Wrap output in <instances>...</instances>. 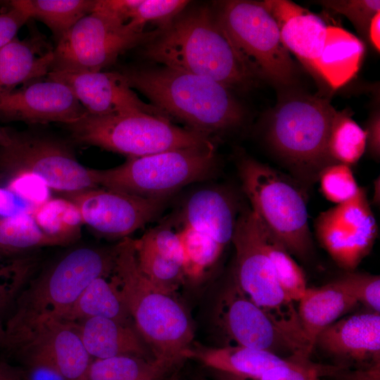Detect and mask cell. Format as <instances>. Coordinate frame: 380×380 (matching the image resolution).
<instances>
[{
  "label": "cell",
  "instance_id": "cell-1",
  "mask_svg": "<svg viewBox=\"0 0 380 380\" xmlns=\"http://www.w3.org/2000/svg\"><path fill=\"white\" fill-rule=\"evenodd\" d=\"M185 10L144 44L145 57L212 79L234 92L253 87L258 76L232 43L215 11L208 6Z\"/></svg>",
  "mask_w": 380,
  "mask_h": 380
},
{
  "label": "cell",
  "instance_id": "cell-2",
  "mask_svg": "<svg viewBox=\"0 0 380 380\" xmlns=\"http://www.w3.org/2000/svg\"><path fill=\"white\" fill-rule=\"evenodd\" d=\"M127 85L171 121L211 137L241 127L246 110L234 91L208 77L164 65L119 71Z\"/></svg>",
  "mask_w": 380,
  "mask_h": 380
},
{
  "label": "cell",
  "instance_id": "cell-3",
  "mask_svg": "<svg viewBox=\"0 0 380 380\" xmlns=\"http://www.w3.org/2000/svg\"><path fill=\"white\" fill-rule=\"evenodd\" d=\"M282 90L267 115L265 138L293 179L308 189L326 166L335 163L328 152V139L338 111L327 98Z\"/></svg>",
  "mask_w": 380,
  "mask_h": 380
},
{
  "label": "cell",
  "instance_id": "cell-4",
  "mask_svg": "<svg viewBox=\"0 0 380 380\" xmlns=\"http://www.w3.org/2000/svg\"><path fill=\"white\" fill-rule=\"evenodd\" d=\"M113 278L135 329L163 367L186 357L194 338L188 315L139 270L132 239L115 246Z\"/></svg>",
  "mask_w": 380,
  "mask_h": 380
},
{
  "label": "cell",
  "instance_id": "cell-5",
  "mask_svg": "<svg viewBox=\"0 0 380 380\" xmlns=\"http://www.w3.org/2000/svg\"><path fill=\"white\" fill-rule=\"evenodd\" d=\"M115 257V246H82L60 257L22 291L5 324L6 333L41 318L60 319L89 283L113 272Z\"/></svg>",
  "mask_w": 380,
  "mask_h": 380
},
{
  "label": "cell",
  "instance_id": "cell-6",
  "mask_svg": "<svg viewBox=\"0 0 380 380\" xmlns=\"http://www.w3.org/2000/svg\"><path fill=\"white\" fill-rule=\"evenodd\" d=\"M238 172L251 210L291 254L305 259L313 243L305 189L293 179L249 157L241 158Z\"/></svg>",
  "mask_w": 380,
  "mask_h": 380
},
{
  "label": "cell",
  "instance_id": "cell-7",
  "mask_svg": "<svg viewBox=\"0 0 380 380\" xmlns=\"http://www.w3.org/2000/svg\"><path fill=\"white\" fill-rule=\"evenodd\" d=\"M65 127L78 143L127 157H141L213 143L207 135L178 127L167 118L145 113L104 116L87 114Z\"/></svg>",
  "mask_w": 380,
  "mask_h": 380
},
{
  "label": "cell",
  "instance_id": "cell-8",
  "mask_svg": "<svg viewBox=\"0 0 380 380\" xmlns=\"http://www.w3.org/2000/svg\"><path fill=\"white\" fill-rule=\"evenodd\" d=\"M232 243L235 249L234 281L300 350H308L297 308L280 286L265 250L260 221L250 207L239 212Z\"/></svg>",
  "mask_w": 380,
  "mask_h": 380
},
{
  "label": "cell",
  "instance_id": "cell-9",
  "mask_svg": "<svg viewBox=\"0 0 380 380\" xmlns=\"http://www.w3.org/2000/svg\"><path fill=\"white\" fill-rule=\"evenodd\" d=\"M217 164L213 143L160 152L141 157H127L115 167L95 169L99 186L149 198L167 196L186 185L203 181Z\"/></svg>",
  "mask_w": 380,
  "mask_h": 380
},
{
  "label": "cell",
  "instance_id": "cell-10",
  "mask_svg": "<svg viewBox=\"0 0 380 380\" xmlns=\"http://www.w3.org/2000/svg\"><path fill=\"white\" fill-rule=\"evenodd\" d=\"M232 43L258 76L281 89L292 87L296 68L274 18L259 1H220L214 10Z\"/></svg>",
  "mask_w": 380,
  "mask_h": 380
},
{
  "label": "cell",
  "instance_id": "cell-11",
  "mask_svg": "<svg viewBox=\"0 0 380 380\" xmlns=\"http://www.w3.org/2000/svg\"><path fill=\"white\" fill-rule=\"evenodd\" d=\"M10 134L11 142L0 146V175L28 172L61 194L99 186L95 169L82 165L67 141L32 131Z\"/></svg>",
  "mask_w": 380,
  "mask_h": 380
},
{
  "label": "cell",
  "instance_id": "cell-12",
  "mask_svg": "<svg viewBox=\"0 0 380 380\" xmlns=\"http://www.w3.org/2000/svg\"><path fill=\"white\" fill-rule=\"evenodd\" d=\"M160 30L134 32L126 24L92 11L56 44L49 72L101 71L128 50L153 39Z\"/></svg>",
  "mask_w": 380,
  "mask_h": 380
},
{
  "label": "cell",
  "instance_id": "cell-13",
  "mask_svg": "<svg viewBox=\"0 0 380 380\" xmlns=\"http://www.w3.org/2000/svg\"><path fill=\"white\" fill-rule=\"evenodd\" d=\"M315 236L333 260L354 271L372 248L378 226L365 189L349 201L321 213L315 220Z\"/></svg>",
  "mask_w": 380,
  "mask_h": 380
},
{
  "label": "cell",
  "instance_id": "cell-14",
  "mask_svg": "<svg viewBox=\"0 0 380 380\" xmlns=\"http://www.w3.org/2000/svg\"><path fill=\"white\" fill-rule=\"evenodd\" d=\"M61 194L77 206L84 224L100 236L122 240L156 217L167 199L100 186Z\"/></svg>",
  "mask_w": 380,
  "mask_h": 380
},
{
  "label": "cell",
  "instance_id": "cell-15",
  "mask_svg": "<svg viewBox=\"0 0 380 380\" xmlns=\"http://www.w3.org/2000/svg\"><path fill=\"white\" fill-rule=\"evenodd\" d=\"M3 350L41 354L58 367L68 380H84L92 357L72 324L53 318H41L6 334Z\"/></svg>",
  "mask_w": 380,
  "mask_h": 380
},
{
  "label": "cell",
  "instance_id": "cell-16",
  "mask_svg": "<svg viewBox=\"0 0 380 380\" xmlns=\"http://www.w3.org/2000/svg\"><path fill=\"white\" fill-rule=\"evenodd\" d=\"M219 319L235 345L266 350L286 359L308 358L234 281L222 295Z\"/></svg>",
  "mask_w": 380,
  "mask_h": 380
},
{
  "label": "cell",
  "instance_id": "cell-17",
  "mask_svg": "<svg viewBox=\"0 0 380 380\" xmlns=\"http://www.w3.org/2000/svg\"><path fill=\"white\" fill-rule=\"evenodd\" d=\"M87 115L67 86L48 77L29 82L0 96L1 122L67 125Z\"/></svg>",
  "mask_w": 380,
  "mask_h": 380
},
{
  "label": "cell",
  "instance_id": "cell-18",
  "mask_svg": "<svg viewBox=\"0 0 380 380\" xmlns=\"http://www.w3.org/2000/svg\"><path fill=\"white\" fill-rule=\"evenodd\" d=\"M46 77L67 86L88 115L145 113L168 119L158 108L140 99L119 71H50Z\"/></svg>",
  "mask_w": 380,
  "mask_h": 380
},
{
  "label": "cell",
  "instance_id": "cell-19",
  "mask_svg": "<svg viewBox=\"0 0 380 380\" xmlns=\"http://www.w3.org/2000/svg\"><path fill=\"white\" fill-rule=\"evenodd\" d=\"M337 367H360L380 361V312L371 310L341 317L317 337L314 348Z\"/></svg>",
  "mask_w": 380,
  "mask_h": 380
},
{
  "label": "cell",
  "instance_id": "cell-20",
  "mask_svg": "<svg viewBox=\"0 0 380 380\" xmlns=\"http://www.w3.org/2000/svg\"><path fill=\"white\" fill-rule=\"evenodd\" d=\"M53 48L39 32L0 49V96L48 75Z\"/></svg>",
  "mask_w": 380,
  "mask_h": 380
},
{
  "label": "cell",
  "instance_id": "cell-21",
  "mask_svg": "<svg viewBox=\"0 0 380 380\" xmlns=\"http://www.w3.org/2000/svg\"><path fill=\"white\" fill-rule=\"evenodd\" d=\"M237 216L234 201L228 192L205 188L187 198L179 223L205 234L225 248L232 242Z\"/></svg>",
  "mask_w": 380,
  "mask_h": 380
},
{
  "label": "cell",
  "instance_id": "cell-22",
  "mask_svg": "<svg viewBox=\"0 0 380 380\" xmlns=\"http://www.w3.org/2000/svg\"><path fill=\"white\" fill-rule=\"evenodd\" d=\"M70 324L91 357L129 355L145 358L147 355L144 340L129 324L105 317H91Z\"/></svg>",
  "mask_w": 380,
  "mask_h": 380
},
{
  "label": "cell",
  "instance_id": "cell-23",
  "mask_svg": "<svg viewBox=\"0 0 380 380\" xmlns=\"http://www.w3.org/2000/svg\"><path fill=\"white\" fill-rule=\"evenodd\" d=\"M297 312L305 338L312 350L317 336L358 303L331 282L305 290Z\"/></svg>",
  "mask_w": 380,
  "mask_h": 380
},
{
  "label": "cell",
  "instance_id": "cell-24",
  "mask_svg": "<svg viewBox=\"0 0 380 380\" xmlns=\"http://www.w3.org/2000/svg\"><path fill=\"white\" fill-rule=\"evenodd\" d=\"M364 53L365 46L357 37L341 27L327 25L324 47L315 63L316 76L338 89L355 75Z\"/></svg>",
  "mask_w": 380,
  "mask_h": 380
},
{
  "label": "cell",
  "instance_id": "cell-25",
  "mask_svg": "<svg viewBox=\"0 0 380 380\" xmlns=\"http://www.w3.org/2000/svg\"><path fill=\"white\" fill-rule=\"evenodd\" d=\"M190 356L196 357L207 365L220 371L254 380H259L267 370L284 364L289 360L266 350L237 345L196 350L190 348L186 357Z\"/></svg>",
  "mask_w": 380,
  "mask_h": 380
},
{
  "label": "cell",
  "instance_id": "cell-26",
  "mask_svg": "<svg viewBox=\"0 0 380 380\" xmlns=\"http://www.w3.org/2000/svg\"><path fill=\"white\" fill-rule=\"evenodd\" d=\"M277 25L286 49L316 76L315 63L324 47L327 25L319 17L298 5Z\"/></svg>",
  "mask_w": 380,
  "mask_h": 380
},
{
  "label": "cell",
  "instance_id": "cell-27",
  "mask_svg": "<svg viewBox=\"0 0 380 380\" xmlns=\"http://www.w3.org/2000/svg\"><path fill=\"white\" fill-rule=\"evenodd\" d=\"M91 317H105L129 324L130 315L113 277H98L84 289L71 308L60 318L77 323Z\"/></svg>",
  "mask_w": 380,
  "mask_h": 380
},
{
  "label": "cell",
  "instance_id": "cell-28",
  "mask_svg": "<svg viewBox=\"0 0 380 380\" xmlns=\"http://www.w3.org/2000/svg\"><path fill=\"white\" fill-rule=\"evenodd\" d=\"M13 7L51 30L56 44L83 17L91 13L95 0H14Z\"/></svg>",
  "mask_w": 380,
  "mask_h": 380
},
{
  "label": "cell",
  "instance_id": "cell-29",
  "mask_svg": "<svg viewBox=\"0 0 380 380\" xmlns=\"http://www.w3.org/2000/svg\"><path fill=\"white\" fill-rule=\"evenodd\" d=\"M42 232L56 246H67L77 241L84 224L77 206L61 196L50 198L36 207L31 213Z\"/></svg>",
  "mask_w": 380,
  "mask_h": 380
},
{
  "label": "cell",
  "instance_id": "cell-30",
  "mask_svg": "<svg viewBox=\"0 0 380 380\" xmlns=\"http://www.w3.org/2000/svg\"><path fill=\"white\" fill-rule=\"evenodd\" d=\"M56 246L39 229L31 214L0 216V255L4 258L19 257L39 248Z\"/></svg>",
  "mask_w": 380,
  "mask_h": 380
},
{
  "label": "cell",
  "instance_id": "cell-31",
  "mask_svg": "<svg viewBox=\"0 0 380 380\" xmlns=\"http://www.w3.org/2000/svg\"><path fill=\"white\" fill-rule=\"evenodd\" d=\"M163 368L156 360L118 355L92 360L84 380H153Z\"/></svg>",
  "mask_w": 380,
  "mask_h": 380
},
{
  "label": "cell",
  "instance_id": "cell-32",
  "mask_svg": "<svg viewBox=\"0 0 380 380\" xmlns=\"http://www.w3.org/2000/svg\"><path fill=\"white\" fill-rule=\"evenodd\" d=\"M367 148V133L346 111L337 112L328 139V152L334 163L350 166Z\"/></svg>",
  "mask_w": 380,
  "mask_h": 380
},
{
  "label": "cell",
  "instance_id": "cell-33",
  "mask_svg": "<svg viewBox=\"0 0 380 380\" xmlns=\"http://www.w3.org/2000/svg\"><path fill=\"white\" fill-rule=\"evenodd\" d=\"M260 224L265 250L274 268L280 286L287 298L293 303L298 302L308 288L304 272L284 245L261 222Z\"/></svg>",
  "mask_w": 380,
  "mask_h": 380
},
{
  "label": "cell",
  "instance_id": "cell-34",
  "mask_svg": "<svg viewBox=\"0 0 380 380\" xmlns=\"http://www.w3.org/2000/svg\"><path fill=\"white\" fill-rule=\"evenodd\" d=\"M184 253V277L201 278L218 260L224 248L210 236L186 225L177 229Z\"/></svg>",
  "mask_w": 380,
  "mask_h": 380
},
{
  "label": "cell",
  "instance_id": "cell-35",
  "mask_svg": "<svg viewBox=\"0 0 380 380\" xmlns=\"http://www.w3.org/2000/svg\"><path fill=\"white\" fill-rule=\"evenodd\" d=\"M37 265V258L27 255L0 260V319L11 314Z\"/></svg>",
  "mask_w": 380,
  "mask_h": 380
},
{
  "label": "cell",
  "instance_id": "cell-36",
  "mask_svg": "<svg viewBox=\"0 0 380 380\" xmlns=\"http://www.w3.org/2000/svg\"><path fill=\"white\" fill-rule=\"evenodd\" d=\"M133 246L141 273L156 286L172 294L184 278L182 265L154 251L136 246L134 243Z\"/></svg>",
  "mask_w": 380,
  "mask_h": 380
},
{
  "label": "cell",
  "instance_id": "cell-37",
  "mask_svg": "<svg viewBox=\"0 0 380 380\" xmlns=\"http://www.w3.org/2000/svg\"><path fill=\"white\" fill-rule=\"evenodd\" d=\"M186 0H141L126 25L137 32H144L147 24L163 29L183 12L189 5Z\"/></svg>",
  "mask_w": 380,
  "mask_h": 380
},
{
  "label": "cell",
  "instance_id": "cell-38",
  "mask_svg": "<svg viewBox=\"0 0 380 380\" xmlns=\"http://www.w3.org/2000/svg\"><path fill=\"white\" fill-rule=\"evenodd\" d=\"M317 181L325 198L336 205L349 201L360 189L350 166L342 163L326 166L320 172Z\"/></svg>",
  "mask_w": 380,
  "mask_h": 380
},
{
  "label": "cell",
  "instance_id": "cell-39",
  "mask_svg": "<svg viewBox=\"0 0 380 380\" xmlns=\"http://www.w3.org/2000/svg\"><path fill=\"white\" fill-rule=\"evenodd\" d=\"M331 283L367 307L369 310L380 312V277L367 273L346 271Z\"/></svg>",
  "mask_w": 380,
  "mask_h": 380
},
{
  "label": "cell",
  "instance_id": "cell-40",
  "mask_svg": "<svg viewBox=\"0 0 380 380\" xmlns=\"http://www.w3.org/2000/svg\"><path fill=\"white\" fill-rule=\"evenodd\" d=\"M0 186L9 189L33 210L51 198L50 188L42 179L23 171L0 175Z\"/></svg>",
  "mask_w": 380,
  "mask_h": 380
},
{
  "label": "cell",
  "instance_id": "cell-41",
  "mask_svg": "<svg viewBox=\"0 0 380 380\" xmlns=\"http://www.w3.org/2000/svg\"><path fill=\"white\" fill-rule=\"evenodd\" d=\"M324 7L345 15L362 36L368 37L370 22L380 12L379 0L319 1Z\"/></svg>",
  "mask_w": 380,
  "mask_h": 380
},
{
  "label": "cell",
  "instance_id": "cell-42",
  "mask_svg": "<svg viewBox=\"0 0 380 380\" xmlns=\"http://www.w3.org/2000/svg\"><path fill=\"white\" fill-rule=\"evenodd\" d=\"M20 363L23 380H68L54 363L34 352H18L11 355Z\"/></svg>",
  "mask_w": 380,
  "mask_h": 380
},
{
  "label": "cell",
  "instance_id": "cell-43",
  "mask_svg": "<svg viewBox=\"0 0 380 380\" xmlns=\"http://www.w3.org/2000/svg\"><path fill=\"white\" fill-rule=\"evenodd\" d=\"M320 367L312 364L308 358H290L267 370L259 380H324Z\"/></svg>",
  "mask_w": 380,
  "mask_h": 380
},
{
  "label": "cell",
  "instance_id": "cell-44",
  "mask_svg": "<svg viewBox=\"0 0 380 380\" xmlns=\"http://www.w3.org/2000/svg\"><path fill=\"white\" fill-rule=\"evenodd\" d=\"M140 2L141 0H95L92 11L101 13L126 24Z\"/></svg>",
  "mask_w": 380,
  "mask_h": 380
},
{
  "label": "cell",
  "instance_id": "cell-45",
  "mask_svg": "<svg viewBox=\"0 0 380 380\" xmlns=\"http://www.w3.org/2000/svg\"><path fill=\"white\" fill-rule=\"evenodd\" d=\"M336 380H380V361L353 369L337 366L326 367L324 375Z\"/></svg>",
  "mask_w": 380,
  "mask_h": 380
},
{
  "label": "cell",
  "instance_id": "cell-46",
  "mask_svg": "<svg viewBox=\"0 0 380 380\" xmlns=\"http://www.w3.org/2000/svg\"><path fill=\"white\" fill-rule=\"evenodd\" d=\"M30 19L21 10L13 7L6 13L0 14V49L15 37L18 32Z\"/></svg>",
  "mask_w": 380,
  "mask_h": 380
},
{
  "label": "cell",
  "instance_id": "cell-47",
  "mask_svg": "<svg viewBox=\"0 0 380 380\" xmlns=\"http://www.w3.org/2000/svg\"><path fill=\"white\" fill-rule=\"evenodd\" d=\"M33 208L6 187L0 186V216L31 214Z\"/></svg>",
  "mask_w": 380,
  "mask_h": 380
},
{
  "label": "cell",
  "instance_id": "cell-48",
  "mask_svg": "<svg viewBox=\"0 0 380 380\" xmlns=\"http://www.w3.org/2000/svg\"><path fill=\"white\" fill-rule=\"evenodd\" d=\"M367 148L372 157L378 160L380 156V115L375 112L368 121L367 128Z\"/></svg>",
  "mask_w": 380,
  "mask_h": 380
},
{
  "label": "cell",
  "instance_id": "cell-49",
  "mask_svg": "<svg viewBox=\"0 0 380 380\" xmlns=\"http://www.w3.org/2000/svg\"><path fill=\"white\" fill-rule=\"evenodd\" d=\"M0 380H23L20 367L0 361Z\"/></svg>",
  "mask_w": 380,
  "mask_h": 380
},
{
  "label": "cell",
  "instance_id": "cell-50",
  "mask_svg": "<svg viewBox=\"0 0 380 380\" xmlns=\"http://www.w3.org/2000/svg\"><path fill=\"white\" fill-rule=\"evenodd\" d=\"M380 12L376 13L372 18L368 32V37L373 46L379 52L380 49Z\"/></svg>",
  "mask_w": 380,
  "mask_h": 380
},
{
  "label": "cell",
  "instance_id": "cell-51",
  "mask_svg": "<svg viewBox=\"0 0 380 380\" xmlns=\"http://www.w3.org/2000/svg\"><path fill=\"white\" fill-rule=\"evenodd\" d=\"M11 140L10 129L0 126V146L8 145Z\"/></svg>",
  "mask_w": 380,
  "mask_h": 380
},
{
  "label": "cell",
  "instance_id": "cell-52",
  "mask_svg": "<svg viewBox=\"0 0 380 380\" xmlns=\"http://www.w3.org/2000/svg\"><path fill=\"white\" fill-rule=\"evenodd\" d=\"M379 177H378L374 182V195L372 198V203L376 205H379Z\"/></svg>",
  "mask_w": 380,
  "mask_h": 380
},
{
  "label": "cell",
  "instance_id": "cell-53",
  "mask_svg": "<svg viewBox=\"0 0 380 380\" xmlns=\"http://www.w3.org/2000/svg\"><path fill=\"white\" fill-rule=\"evenodd\" d=\"M6 341V329L5 325L3 324L2 320L0 319V349L4 348Z\"/></svg>",
  "mask_w": 380,
  "mask_h": 380
},
{
  "label": "cell",
  "instance_id": "cell-54",
  "mask_svg": "<svg viewBox=\"0 0 380 380\" xmlns=\"http://www.w3.org/2000/svg\"><path fill=\"white\" fill-rule=\"evenodd\" d=\"M2 259H6V258H4L1 255H0V260H2Z\"/></svg>",
  "mask_w": 380,
  "mask_h": 380
}]
</instances>
